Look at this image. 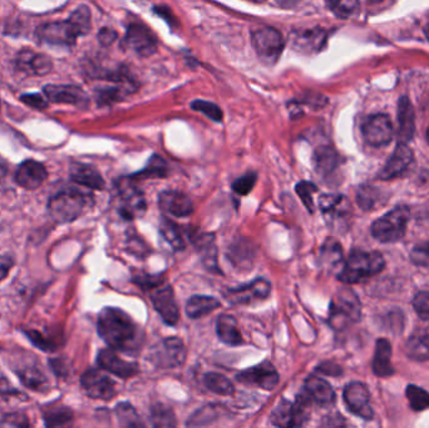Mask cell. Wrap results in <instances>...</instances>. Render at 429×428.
<instances>
[{
    "instance_id": "32",
    "label": "cell",
    "mask_w": 429,
    "mask_h": 428,
    "mask_svg": "<svg viewBox=\"0 0 429 428\" xmlns=\"http://www.w3.org/2000/svg\"><path fill=\"white\" fill-rule=\"evenodd\" d=\"M339 155L329 146H322L314 152V165L320 175L326 176L335 171L339 165Z\"/></svg>"
},
{
    "instance_id": "3",
    "label": "cell",
    "mask_w": 429,
    "mask_h": 428,
    "mask_svg": "<svg viewBox=\"0 0 429 428\" xmlns=\"http://www.w3.org/2000/svg\"><path fill=\"white\" fill-rule=\"evenodd\" d=\"M384 266L385 262L380 252L356 249L350 252L338 277L344 284L360 283L365 279L379 274L383 271Z\"/></svg>"
},
{
    "instance_id": "59",
    "label": "cell",
    "mask_w": 429,
    "mask_h": 428,
    "mask_svg": "<svg viewBox=\"0 0 429 428\" xmlns=\"http://www.w3.org/2000/svg\"><path fill=\"white\" fill-rule=\"evenodd\" d=\"M8 173V166L6 164V161H3L1 158H0V180H3V178L7 176Z\"/></svg>"
},
{
    "instance_id": "1",
    "label": "cell",
    "mask_w": 429,
    "mask_h": 428,
    "mask_svg": "<svg viewBox=\"0 0 429 428\" xmlns=\"http://www.w3.org/2000/svg\"><path fill=\"white\" fill-rule=\"evenodd\" d=\"M98 333L110 348L125 353L139 350L143 334L132 318L119 308H105L99 313Z\"/></svg>"
},
{
    "instance_id": "6",
    "label": "cell",
    "mask_w": 429,
    "mask_h": 428,
    "mask_svg": "<svg viewBox=\"0 0 429 428\" xmlns=\"http://www.w3.org/2000/svg\"><path fill=\"white\" fill-rule=\"evenodd\" d=\"M251 42L259 58L265 65H275L284 51L283 34L275 28L261 26L251 33Z\"/></svg>"
},
{
    "instance_id": "31",
    "label": "cell",
    "mask_w": 429,
    "mask_h": 428,
    "mask_svg": "<svg viewBox=\"0 0 429 428\" xmlns=\"http://www.w3.org/2000/svg\"><path fill=\"white\" fill-rule=\"evenodd\" d=\"M325 32L319 29L305 31L301 33H297L292 38V46L301 52H317L323 48L325 43Z\"/></svg>"
},
{
    "instance_id": "61",
    "label": "cell",
    "mask_w": 429,
    "mask_h": 428,
    "mask_svg": "<svg viewBox=\"0 0 429 428\" xmlns=\"http://www.w3.org/2000/svg\"><path fill=\"white\" fill-rule=\"evenodd\" d=\"M427 141H428V144H429V127H428V130H427Z\"/></svg>"
},
{
    "instance_id": "5",
    "label": "cell",
    "mask_w": 429,
    "mask_h": 428,
    "mask_svg": "<svg viewBox=\"0 0 429 428\" xmlns=\"http://www.w3.org/2000/svg\"><path fill=\"white\" fill-rule=\"evenodd\" d=\"M360 313L362 308L357 294L349 288H343L333 298L329 323L334 329H343L347 325L358 322Z\"/></svg>"
},
{
    "instance_id": "23",
    "label": "cell",
    "mask_w": 429,
    "mask_h": 428,
    "mask_svg": "<svg viewBox=\"0 0 429 428\" xmlns=\"http://www.w3.org/2000/svg\"><path fill=\"white\" fill-rule=\"evenodd\" d=\"M46 176L48 172L44 165L34 160H27L20 164L15 172V182L27 190H35L46 181Z\"/></svg>"
},
{
    "instance_id": "16",
    "label": "cell",
    "mask_w": 429,
    "mask_h": 428,
    "mask_svg": "<svg viewBox=\"0 0 429 428\" xmlns=\"http://www.w3.org/2000/svg\"><path fill=\"white\" fill-rule=\"evenodd\" d=\"M46 99L52 103L72 105L80 108H86L89 103L87 93L74 85H46L43 88Z\"/></svg>"
},
{
    "instance_id": "58",
    "label": "cell",
    "mask_w": 429,
    "mask_h": 428,
    "mask_svg": "<svg viewBox=\"0 0 429 428\" xmlns=\"http://www.w3.org/2000/svg\"><path fill=\"white\" fill-rule=\"evenodd\" d=\"M317 370L322 372L324 375H331V376H338V375L342 373L340 368L335 364H331V363H325L324 366H320Z\"/></svg>"
},
{
    "instance_id": "51",
    "label": "cell",
    "mask_w": 429,
    "mask_h": 428,
    "mask_svg": "<svg viewBox=\"0 0 429 428\" xmlns=\"http://www.w3.org/2000/svg\"><path fill=\"white\" fill-rule=\"evenodd\" d=\"M413 307L417 314L429 322V291H419L413 299Z\"/></svg>"
},
{
    "instance_id": "52",
    "label": "cell",
    "mask_w": 429,
    "mask_h": 428,
    "mask_svg": "<svg viewBox=\"0 0 429 428\" xmlns=\"http://www.w3.org/2000/svg\"><path fill=\"white\" fill-rule=\"evenodd\" d=\"M71 420H72V413L67 409H55L46 415V425L49 426H62Z\"/></svg>"
},
{
    "instance_id": "35",
    "label": "cell",
    "mask_w": 429,
    "mask_h": 428,
    "mask_svg": "<svg viewBox=\"0 0 429 428\" xmlns=\"http://www.w3.org/2000/svg\"><path fill=\"white\" fill-rule=\"evenodd\" d=\"M405 352L412 359L416 361H428L429 359V334L418 332L410 336L405 344Z\"/></svg>"
},
{
    "instance_id": "22",
    "label": "cell",
    "mask_w": 429,
    "mask_h": 428,
    "mask_svg": "<svg viewBox=\"0 0 429 428\" xmlns=\"http://www.w3.org/2000/svg\"><path fill=\"white\" fill-rule=\"evenodd\" d=\"M413 162V151L407 144H398L393 155L390 156L387 164L379 172V178L392 180L398 178L407 171L410 164Z\"/></svg>"
},
{
    "instance_id": "14",
    "label": "cell",
    "mask_w": 429,
    "mask_h": 428,
    "mask_svg": "<svg viewBox=\"0 0 429 428\" xmlns=\"http://www.w3.org/2000/svg\"><path fill=\"white\" fill-rule=\"evenodd\" d=\"M344 402L350 412L363 418V420H371L374 412L370 404L369 391L367 386L360 382H350L344 388Z\"/></svg>"
},
{
    "instance_id": "10",
    "label": "cell",
    "mask_w": 429,
    "mask_h": 428,
    "mask_svg": "<svg viewBox=\"0 0 429 428\" xmlns=\"http://www.w3.org/2000/svg\"><path fill=\"white\" fill-rule=\"evenodd\" d=\"M271 284L264 277H258L250 283L230 288L224 291V297L234 305H245L258 300H264L270 296Z\"/></svg>"
},
{
    "instance_id": "21",
    "label": "cell",
    "mask_w": 429,
    "mask_h": 428,
    "mask_svg": "<svg viewBox=\"0 0 429 428\" xmlns=\"http://www.w3.org/2000/svg\"><path fill=\"white\" fill-rule=\"evenodd\" d=\"M97 362L100 368L121 378H130L139 373L137 363L128 362V361L122 359L112 348L100 350Z\"/></svg>"
},
{
    "instance_id": "42",
    "label": "cell",
    "mask_w": 429,
    "mask_h": 428,
    "mask_svg": "<svg viewBox=\"0 0 429 428\" xmlns=\"http://www.w3.org/2000/svg\"><path fill=\"white\" fill-rule=\"evenodd\" d=\"M116 415L119 417V425L123 427H142L143 426L137 411L134 409L132 404L128 402L119 403L116 407Z\"/></svg>"
},
{
    "instance_id": "17",
    "label": "cell",
    "mask_w": 429,
    "mask_h": 428,
    "mask_svg": "<svg viewBox=\"0 0 429 428\" xmlns=\"http://www.w3.org/2000/svg\"><path fill=\"white\" fill-rule=\"evenodd\" d=\"M236 379L238 382L258 386L266 391H272L279 383V373L270 362H263L238 373Z\"/></svg>"
},
{
    "instance_id": "8",
    "label": "cell",
    "mask_w": 429,
    "mask_h": 428,
    "mask_svg": "<svg viewBox=\"0 0 429 428\" xmlns=\"http://www.w3.org/2000/svg\"><path fill=\"white\" fill-rule=\"evenodd\" d=\"M148 359L159 368H177L186 361L185 344L176 336L166 338L153 347Z\"/></svg>"
},
{
    "instance_id": "25",
    "label": "cell",
    "mask_w": 429,
    "mask_h": 428,
    "mask_svg": "<svg viewBox=\"0 0 429 428\" xmlns=\"http://www.w3.org/2000/svg\"><path fill=\"white\" fill-rule=\"evenodd\" d=\"M304 392L313 403H317L319 406H331L335 401L334 389L320 377H309L305 381Z\"/></svg>"
},
{
    "instance_id": "9",
    "label": "cell",
    "mask_w": 429,
    "mask_h": 428,
    "mask_svg": "<svg viewBox=\"0 0 429 428\" xmlns=\"http://www.w3.org/2000/svg\"><path fill=\"white\" fill-rule=\"evenodd\" d=\"M35 37L42 44L54 46H72L80 38V34L74 29L69 20L52 22L38 26Z\"/></svg>"
},
{
    "instance_id": "11",
    "label": "cell",
    "mask_w": 429,
    "mask_h": 428,
    "mask_svg": "<svg viewBox=\"0 0 429 428\" xmlns=\"http://www.w3.org/2000/svg\"><path fill=\"white\" fill-rule=\"evenodd\" d=\"M362 135L368 145L373 147H383L393 139V125L388 116L373 114L364 121Z\"/></svg>"
},
{
    "instance_id": "50",
    "label": "cell",
    "mask_w": 429,
    "mask_h": 428,
    "mask_svg": "<svg viewBox=\"0 0 429 428\" xmlns=\"http://www.w3.org/2000/svg\"><path fill=\"white\" fill-rule=\"evenodd\" d=\"M410 260L423 268H429V240L418 244L410 251Z\"/></svg>"
},
{
    "instance_id": "44",
    "label": "cell",
    "mask_w": 429,
    "mask_h": 428,
    "mask_svg": "<svg viewBox=\"0 0 429 428\" xmlns=\"http://www.w3.org/2000/svg\"><path fill=\"white\" fill-rule=\"evenodd\" d=\"M405 395L408 398L410 409L413 411H424L429 409V393L426 389L421 388L414 384H410L405 389Z\"/></svg>"
},
{
    "instance_id": "45",
    "label": "cell",
    "mask_w": 429,
    "mask_h": 428,
    "mask_svg": "<svg viewBox=\"0 0 429 428\" xmlns=\"http://www.w3.org/2000/svg\"><path fill=\"white\" fill-rule=\"evenodd\" d=\"M151 422L156 427H173L177 425L171 409L164 404H156L151 409Z\"/></svg>"
},
{
    "instance_id": "7",
    "label": "cell",
    "mask_w": 429,
    "mask_h": 428,
    "mask_svg": "<svg viewBox=\"0 0 429 428\" xmlns=\"http://www.w3.org/2000/svg\"><path fill=\"white\" fill-rule=\"evenodd\" d=\"M117 211L122 218L134 220L145 215L147 210L145 194L131 182V178H122L117 185Z\"/></svg>"
},
{
    "instance_id": "26",
    "label": "cell",
    "mask_w": 429,
    "mask_h": 428,
    "mask_svg": "<svg viewBox=\"0 0 429 428\" xmlns=\"http://www.w3.org/2000/svg\"><path fill=\"white\" fill-rule=\"evenodd\" d=\"M71 178L76 184L93 190H102L105 180L96 167L86 164H73L71 167Z\"/></svg>"
},
{
    "instance_id": "30",
    "label": "cell",
    "mask_w": 429,
    "mask_h": 428,
    "mask_svg": "<svg viewBox=\"0 0 429 428\" xmlns=\"http://www.w3.org/2000/svg\"><path fill=\"white\" fill-rule=\"evenodd\" d=\"M220 300L210 296H193L186 303V314L191 319H200L209 316L220 308Z\"/></svg>"
},
{
    "instance_id": "41",
    "label": "cell",
    "mask_w": 429,
    "mask_h": 428,
    "mask_svg": "<svg viewBox=\"0 0 429 428\" xmlns=\"http://www.w3.org/2000/svg\"><path fill=\"white\" fill-rule=\"evenodd\" d=\"M325 3L331 12L342 19L354 17L360 9L359 0H325Z\"/></svg>"
},
{
    "instance_id": "12",
    "label": "cell",
    "mask_w": 429,
    "mask_h": 428,
    "mask_svg": "<svg viewBox=\"0 0 429 428\" xmlns=\"http://www.w3.org/2000/svg\"><path fill=\"white\" fill-rule=\"evenodd\" d=\"M82 388L88 397L110 401L116 395V384L99 369H88L80 378Z\"/></svg>"
},
{
    "instance_id": "53",
    "label": "cell",
    "mask_w": 429,
    "mask_h": 428,
    "mask_svg": "<svg viewBox=\"0 0 429 428\" xmlns=\"http://www.w3.org/2000/svg\"><path fill=\"white\" fill-rule=\"evenodd\" d=\"M357 201L364 210H370L376 205V192H374V190L370 187H362L358 191Z\"/></svg>"
},
{
    "instance_id": "46",
    "label": "cell",
    "mask_w": 429,
    "mask_h": 428,
    "mask_svg": "<svg viewBox=\"0 0 429 428\" xmlns=\"http://www.w3.org/2000/svg\"><path fill=\"white\" fill-rule=\"evenodd\" d=\"M191 108L198 111V112L204 113L205 116H207L212 121H215V122H221L224 119L221 108L218 105L209 102V101H201V99L193 101L191 103Z\"/></svg>"
},
{
    "instance_id": "33",
    "label": "cell",
    "mask_w": 429,
    "mask_h": 428,
    "mask_svg": "<svg viewBox=\"0 0 429 428\" xmlns=\"http://www.w3.org/2000/svg\"><path fill=\"white\" fill-rule=\"evenodd\" d=\"M320 263L323 268L329 271H335L343 264V250L337 240L328 239L324 243L320 251Z\"/></svg>"
},
{
    "instance_id": "49",
    "label": "cell",
    "mask_w": 429,
    "mask_h": 428,
    "mask_svg": "<svg viewBox=\"0 0 429 428\" xmlns=\"http://www.w3.org/2000/svg\"><path fill=\"white\" fill-rule=\"evenodd\" d=\"M216 409H212L210 406L198 411L195 415L187 422V426H205L216 420Z\"/></svg>"
},
{
    "instance_id": "56",
    "label": "cell",
    "mask_w": 429,
    "mask_h": 428,
    "mask_svg": "<svg viewBox=\"0 0 429 428\" xmlns=\"http://www.w3.org/2000/svg\"><path fill=\"white\" fill-rule=\"evenodd\" d=\"M98 42L100 46H112L114 40H117V32L112 28H102L98 32Z\"/></svg>"
},
{
    "instance_id": "54",
    "label": "cell",
    "mask_w": 429,
    "mask_h": 428,
    "mask_svg": "<svg viewBox=\"0 0 429 428\" xmlns=\"http://www.w3.org/2000/svg\"><path fill=\"white\" fill-rule=\"evenodd\" d=\"M20 101H21L24 105H29V107H32L34 110H40V111H42V110L48 108V102L40 96V93L21 94V96H20Z\"/></svg>"
},
{
    "instance_id": "36",
    "label": "cell",
    "mask_w": 429,
    "mask_h": 428,
    "mask_svg": "<svg viewBox=\"0 0 429 428\" xmlns=\"http://www.w3.org/2000/svg\"><path fill=\"white\" fill-rule=\"evenodd\" d=\"M134 86L103 87L96 89V101L99 105H108L119 102L125 99L128 93H132Z\"/></svg>"
},
{
    "instance_id": "18",
    "label": "cell",
    "mask_w": 429,
    "mask_h": 428,
    "mask_svg": "<svg viewBox=\"0 0 429 428\" xmlns=\"http://www.w3.org/2000/svg\"><path fill=\"white\" fill-rule=\"evenodd\" d=\"M15 66L20 72L27 73L30 76H46L53 69V62L42 53H37L24 48L17 54Z\"/></svg>"
},
{
    "instance_id": "38",
    "label": "cell",
    "mask_w": 429,
    "mask_h": 428,
    "mask_svg": "<svg viewBox=\"0 0 429 428\" xmlns=\"http://www.w3.org/2000/svg\"><path fill=\"white\" fill-rule=\"evenodd\" d=\"M270 421L277 427H295L292 402L283 400L271 413Z\"/></svg>"
},
{
    "instance_id": "19",
    "label": "cell",
    "mask_w": 429,
    "mask_h": 428,
    "mask_svg": "<svg viewBox=\"0 0 429 428\" xmlns=\"http://www.w3.org/2000/svg\"><path fill=\"white\" fill-rule=\"evenodd\" d=\"M151 302L166 324L168 325L177 324L180 310L175 299V293L170 285L155 290L151 294Z\"/></svg>"
},
{
    "instance_id": "43",
    "label": "cell",
    "mask_w": 429,
    "mask_h": 428,
    "mask_svg": "<svg viewBox=\"0 0 429 428\" xmlns=\"http://www.w3.org/2000/svg\"><path fill=\"white\" fill-rule=\"evenodd\" d=\"M68 20H69L71 24L74 26V29L77 31V33L80 34V37L89 33V31H91V28H92V23H91V10H89L86 6H80V8H77V9L71 14V17L68 18Z\"/></svg>"
},
{
    "instance_id": "60",
    "label": "cell",
    "mask_w": 429,
    "mask_h": 428,
    "mask_svg": "<svg viewBox=\"0 0 429 428\" xmlns=\"http://www.w3.org/2000/svg\"><path fill=\"white\" fill-rule=\"evenodd\" d=\"M370 4H379V3H382L383 0H368Z\"/></svg>"
},
{
    "instance_id": "37",
    "label": "cell",
    "mask_w": 429,
    "mask_h": 428,
    "mask_svg": "<svg viewBox=\"0 0 429 428\" xmlns=\"http://www.w3.org/2000/svg\"><path fill=\"white\" fill-rule=\"evenodd\" d=\"M21 382L24 383L27 387L34 391H46L49 388V383L46 377L43 375V372L37 367H24V368L18 370Z\"/></svg>"
},
{
    "instance_id": "27",
    "label": "cell",
    "mask_w": 429,
    "mask_h": 428,
    "mask_svg": "<svg viewBox=\"0 0 429 428\" xmlns=\"http://www.w3.org/2000/svg\"><path fill=\"white\" fill-rule=\"evenodd\" d=\"M218 339L227 345H240L244 343V336L238 328V320L230 314H222L216 322Z\"/></svg>"
},
{
    "instance_id": "48",
    "label": "cell",
    "mask_w": 429,
    "mask_h": 428,
    "mask_svg": "<svg viewBox=\"0 0 429 428\" xmlns=\"http://www.w3.org/2000/svg\"><path fill=\"white\" fill-rule=\"evenodd\" d=\"M256 180H258V175L255 172H247V173H245L244 176H241V178L234 181L232 190L236 192L238 195L246 196L252 191L254 186L256 184Z\"/></svg>"
},
{
    "instance_id": "34",
    "label": "cell",
    "mask_w": 429,
    "mask_h": 428,
    "mask_svg": "<svg viewBox=\"0 0 429 428\" xmlns=\"http://www.w3.org/2000/svg\"><path fill=\"white\" fill-rule=\"evenodd\" d=\"M159 232L165 239L166 243L171 246L173 250L180 251L185 249V239L182 230L177 224H175L170 219L164 218L159 225Z\"/></svg>"
},
{
    "instance_id": "2",
    "label": "cell",
    "mask_w": 429,
    "mask_h": 428,
    "mask_svg": "<svg viewBox=\"0 0 429 428\" xmlns=\"http://www.w3.org/2000/svg\"><path fill=\"white\" fill-rule=\"evenodd\" d=\"M93 204L94 198L91 194L80 191L78 189H69L49 200L48 211L54 221L66 224L80 218L92 207Z\"/></svg>"
},
{
    "instance_id": "63",
    "label": "cell",
    "mask_w": 429,
    "mask_h": 428,
    "mask_svg": "<svg viewBox=\"0 0 429 428\" xmlns=\"http://www.w3.org/2000/svg\"><path fill=\"white\" fill-rule=\"evenodd\" d=\"M0 107H1V105H0Z\"/></svg>"
},
{
    "instance_id": "29",
    "label": "cell",
    "mask_w": 429,
    "mask_h": 428,
    "mask_svg": "<svg viewBox=\"0 0 429 428\" xmlns=\"http://www.w3.org/2000/svg\"><path fill=\"white\" fill-rule=\"evenodd\" d=\"M373 372L376 376L389 377L394 373L392 364V345L387 339H379L376 342V353L373 359Z\"/></svg>"
},
{
    "instance_id": "15",
    "label": "cell",
    "mask_w": 429,
    "mask_h": 428,
    "mask_svg": "<svg viewBox=\"0 0 429 428\" xmlns=\"http://www.w3.org/2000/svg\"><path fill=\"white\" fill-rule=\"evenodd\" d=\"M187 237L201 257L202 264L207 271L220 273L218 263V248L215 244V235L202 232L198 229H189Z\"/></svg>"
},
{
    "instance_id": "39",
    "label": "cell",
    "mask_w": 429,
    "mask_h": 428,
    "mask_svg": "<svg viewBox=\"0 0 429 428\" xmlns=\"http://www.w3.org/2000/svg\"><path fill=\"white\" fill-rule=\"evenodd\" d=\"M204 384L206 388L218 395H230L235 392L231 381L220 373H206L204 376Z\"/></svg>"
},
{
    "instance_id": "47",
    "label": "cell",
    "mask_w": 429,
    "mask_h": 428,
    "mask_svg": "<svg viewBox=\"0 0 429 428\" xmlns=\"http://www.w3.org/2000/svg\"><path fill=\"white\" fill-rule=\"evenodd\" d=\"M295 190H297V194L301 200V203L305 205V207L313 212L314 211L313 195L317 191V185L313 184L310 181H300L295 186Z\"/></svg>"
},
{
    "instance_id": "4",
    "label": "cell",
    "mask_w": 429,
    "mask_h": 428,
    "mask_svg": "<svg viewBox=\"0 0 429 428\" xmlns=\"http://www.w3.org/2000/svg\"><path fill=\"white\" fill-rule=\"evenodd\" d=\"M408 221L410 210L404 206H398L374 221L371 234L380 243H396L405 235Z\"/></svg>"
},
{
    "instance_id": "13",
    "label": "cell",
    "mask_w": 429,
    "mask_h": 428,
    "mask_svg": "<svg viewBox=\"0 0 429 428\" xmlns=\"http://www.w3.org/2000/svg\"><path fill=\"white\" fill-rule=\"evenodd\" d=\"M123 44L141 57H150L157 49V40L152 32L141 23H133L127 28Z\"/></svg>"
},
{
    "instance_id": "55",
    "label": "cell",
    "mask_w": 429,
    "mask_h": 428,
    "mask_svg": "<svg viewBox=\"0 0 429 428\" xmlns=\"http://www.w3.org/2000/svg\"><path fill=\"white\" fill-rule=\"evenodd\" d=\"M134 282L139 284V286H142V288L152 289V288H157L161 284L164 283V277H161V275H148V274H145L142 277H136Z\"/></svg>"
},
{
    "instance_id": "57",
    "label": "cell",
    "mask_w": 429,
    "mask_h": 428,
    "mask_svg": "<svg viewBox=\"0 0 429 428\" xmlns=\"http://www.w3.org/2000/svg\"><path fill=\"white\" fill-rule=\"evenodd\" d=\"M13 266V260L9 257H0V282L8 277Z\"/></svg>"
},
{
    "instance_id": "20",
    "label": "cell",
    "mask_w": 429,
    "mask_h": 428,
    "mask_svg": "<svg viewBox=\"0 0 429 428\" xmlns=\"http://www.w3.org/2000/svg\"><path fill=\"white\" fill-rule=\"evenodd\" d=\"M159 209L173 218H186L193 212L191 198L184 192L167 190L162 191L159 196Z\"/></svg>"
},
{
    "instance_id": "62",
    "label": "cell",
    "mask_w": 429,
    "mask_h": 428,
    "mask_svg": "<svg viewBox=\"0 0 429 428\" xmlns=\"http://www.w3.org/2000/svg\"><path fill=\"white\" fill-rule=\"evenodd\" d=\"M254 1H263V0H254Z\"/></svg>"
},
{
    "instance_id": "40",
    "label": "cell",
    "mask_w": 429,
    "mask_h": 428,
    "mask_svg": "<svg viewBox=\"0 0 429 428\" xmlns=\"http://www.w3.org/2000/svg\"><path fill=\"white\" fill-rule=\"evenodd\" d=\"M168 173V166L166 164L164 158L159 157L157 155H155L150 158L148 164L146 166L143 170L134 173L130 178H164Z\"/></svg>"
},
{
    "instance_id": "24",
    "label": "cell",
    "mask_w": 429,
    "mask_h": 428,
    "mask_svg": "<svg viewBox=\"0 0 429 428\" xmlns=\"http://www.w3.org/2000/svg\"><path fill=\"white\" fill-rule=\"evenodd\" d=\"M416 132V113L408 97H402L398 103V141L408 144Z\"/></svg>"
},
{
    "instance_id": "28",
    "label": "cell",
    "mask_w": 429,
    "mask_h": 428,
    "mask_svg": "<svg viewBox=\"0 0 429 428\" xmlns=\"http://www.w3.org/2000/svg\"><path fill=\"white\" fill-rule=\"evenodd\" d=\"M320 210L333 221L344 220L349 215V201L342 195H323L319 198Z\"/></svg>"
}]
</instances>
